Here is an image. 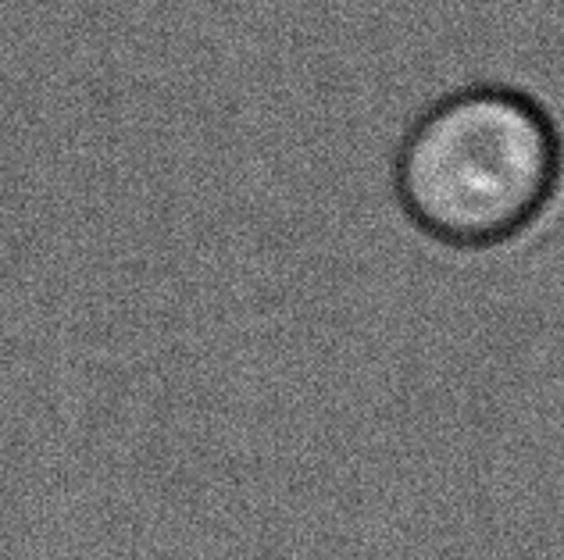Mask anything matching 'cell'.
<instances>
[{
    "instance_id": "cell-1",
    "label": "cell",
    "mask_w": 564,
    "mask_h": 560,
    "mask_svg": "<svg viewBox=\"0 0 564 560\" xmlns=\"http://www.w3.org/2000/svg\"><path fill=\"white\" fill-rule=\"evenodd\" d=\"M564 183L554 118L511 86H471L429 108L400 143L397 197L429 240L457 250L514 243Z\"/></svg>"
}]
</instances>
